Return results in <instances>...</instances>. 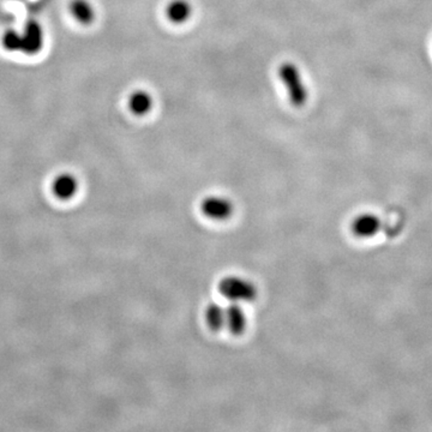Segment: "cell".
<instances>
[{
    "label": "cell",
    "instance_id": "6",
    "mask_svg": "<svg viewBox=\"0 0 432 432\" xmlns=\"http://www.w3.org/2000/svg\"><path fill=\"white\" fill-rule=\"evenodd\" d=\"M246 315L238 303H232L226 308V325L225 328L234 335H239L245 330Z\"/></svg>",
    "mask_w": 432,
    "mask_h": 432
},
{
    "label": "cell",
    "instance_id": "11",
    "mask_svg": "<svg viewBox=\"0 0 432 432\" xmlns=\"http://www.w3.org/2000/svg\"><path fill=\"white\" fill-rule=\"evenodd\" d=\"M71 12L80 23L91 24L94 20V11L87 0H74Z\"/></svg>",
    "mask_w": 432,
    "mask_h": 432
},
{
    "label": "cell",
    "instance_id": "5",
    "mask_svg": "<svg viewBox=\"0 0 432 432\" xmlns=\"http://www.w3.org/2000/svg\"><path fill=\"white\" fill-rule=\"evenodd\" d=\"M381 220L373 214H361L352 222V232L359 238H370L381 230Z\"/></svg>",
    "mask_w": 432,
    "mask_h": 432
},
{
    "label": "cell",
    "instance_id": "2",
    "mask_svg": "<svg viewBox=\"0 0 432 432\" xmlns=\"http://www.w3.org/2000/svg\"><path fill=\"white\" fill-rule=\"evenodd\" d=\"M218 292L232 303L251 302L257 296L256 286L239 276H227L221 280Z\"/></svg>",
    "mask_w": 432,
    "mask_h": 432
},
{
    "label": "cell",
    "instance_id": "9",
    "mask_svg": "<svg viewBox=\"0 0 432 432\" xmlns=\"http://www.w3.org/2000/svg\"><path fill=\"white\" fill-rule=\"evenodd\" d=\"M153 107V99L147 91H136L129 98V108L135 115L142 117L147 115Z\"/></svg>",
    "mask_w": 432,
    "mask_h": 432
},
{
    "label": "cell",
    "instance_id": "8",
    "mask_svg": "<svg viewBox=\"0 0 432 432\" xmlns=\"http://www.w3.org/2000/svg\"><path fill=\"white\" fill-rule=\"evenodd\" d=\"M191 5L187 0H172L166 8L167 18L175 24L187 22L191 16Z\"/></svg>",
    "mask_w": 432,
    "mask_h": 432
},
{
    "label": "cell",
    "instance_id": "4",
    "mask_svg": "<svg viewBox=\"0 0 432 432\" xmlns=\"http://www.w3.org/2000/svg\"><path fill=\"white\" fill-rule=\"evenodd\" d=\"M22 40H23L22 52H24L25 54L39 53L44 45V32H42L40 24L35 21H29L24 29Z\"/></svg>",
    "mask_w": 432,
    "mask_h": 432
},
{
    "label": "cell",
    "instance_id": "3",
    "mask_svg": "<svg viewBox=\"0 0 432 432\" xmlns=\"http://www.w3.org/2000/svg\"><path fill=\"white\" fill-rule=\"evenodd\" d=\"M203 214L206 215V218L216 221H222L230 218L233 213V204L230 199L221 197V196H209L206 199H203L202 206H201Z\"/></svg>",
    "mask_w": 432,
    "mask_h": 432
},
{
    "label": "cell",
    "instance_id": "1",
    "mask_svg": "<svg viewBox=\"0 0 432 432\" xmlns=\"http://www.w3.org/2000/svg\"><path fill=\"white\" fill-rule=\"evenodd\" d=\"M279 76L287 91L290 103L294 107H303L308 100V91L299 69L293 63L286 62L280 65Z\"/></svg>",
    "mask_w": 432,
    "mask_h": 432
},
{
    "label": "cell",
    "instance_id": "7",
    "mask_svg": "<svg viewBox=\"0 0 432 432\" xmlns=\"http://www.w3.org/2000/svg\"><path fill=\"white\" fill-rule=\"evenodd\" d=\"M53 194L59 199H70L75 196L78 189V182L71 175H62L53 182Z\"/></svg>",
    "mask_w": 432,
    "mask_h": 432
},
{
    "label": "cell",
    "instance_id": "12",
    "mask_svg": "<svg viewBox=\"0 0 432 432\" xmlns=\"http://www.w3.org/2000/svg\"><path fill=\"white\" fill-rule=\"evenodd\" d=\"M22 45H23L22 35H20V34L15 32V30H12V29L5 33L4 36H3V46H4L8 51H22Z\"/></svg>",
    "mask_w": 432,
    "mask_h": 432
},
{
    "label": "cell",
    "instance_id": "10",
    "mask_svg": "<svg viewBox=\"0 0 432 432\" xmlns=\"http://www.w3.org/2000/svg\"><path fill=\"white\" fill-rule=\"evenodd\" d=\"M206 321L213 330H221L226 325V308L220 304H211L206 310Z\"/></svg>",
    "mask_w": 432,
    "mask_h": 432
}]
</instances>
